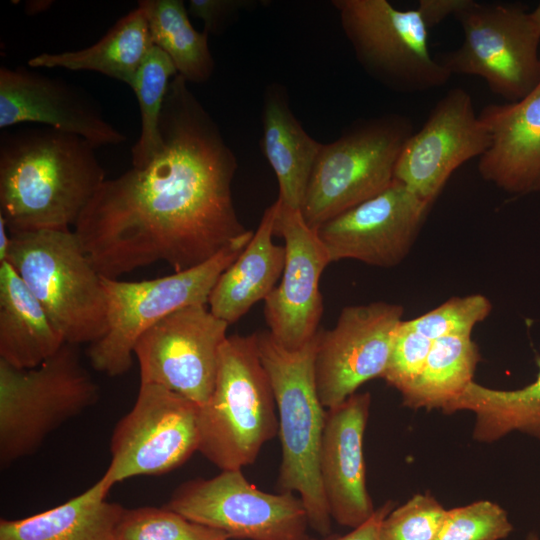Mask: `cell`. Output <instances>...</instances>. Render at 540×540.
Masks as SVG:
<instances>
[{"mask_svg": "<svg viewBox=\"0 0 540 540\" xmlns=\"http://www.w3.org/2000/svg\"><path fill=\"white\" fill-rule=\"evenodd\" d=\"M188 520L248 540H308V516L292 492L259 490L241 470L181 484L164 506Z\"/></svg>", "mask_w": 540, "mask_h": 540, "instance_id": "obj_11", "label": "cell"}, {"mask_svg": "<svg viewBox=\"0 0 540 540\" xmlns=\"http://www.w3.org/2000/svg\"><path fill=\"white\" fill-rule=\"evenodd\" d=\"M462 44L439 60L451 74L482 78L489 89L517 102L540 81V35L519 6L467 0L454 15Z\"/></svg>", "mask_w": 540, "mask_h": 540, "instance_id": "obj_10", "label": "cell"}, {"mask_svg": "<svg viewBox=\"0 0 540 540\" xmlns=\"http://www.w3.org/2000/svg\"><path fill=\"white\" fill-rule=\"evenodd\" d=\"M446 509L429 494H416L382 520L379 540H434Z\"/></svg>", "mask_w": 540, "mask_h": 540, "instance_id": "obj_33", "label": "cell"}, {"mask_svg": "<svg viewBox=\"0 0 540 540\" xmlns=\"http://www.w3.org/2000/svg\"><path fill=\"white\" fill-rule=\"evenodd\" d=\"M152 45L147 19L137 6L92 46L76 51L44 52L30 58L27 64L30 68L95 71L130 86Z\"/></svg>", "mask_w": 540, "mask_h": 540, "instance_id": "obj_25", "label": "cell"}, {"mask_svg": "<svg viewBox=\"0 0 540 540\" xmlns=\"http://www.w3.org/2000/svg\"><path fill=\"white\" fill-rule=\"evenodd\" d=\"M280 203L263 213L253 236L221 274L208 300L209 310L231 325L276 287L285 265V248L273 242Z\"/></svg>", "mask_w": 540, "mask_h": 540, "instance_id": "obj_21", "label": "cell"}, {"mask_svg": "<svg viewBox=\"0 0 540 540\" xmlns=\"http://www.w3.org/2000/svg\"><path fill=\"white\" fill-rule=\"evenodd\" d=\"M343 32L363 70L399 93L444 86L452 76L431 56L428 29L417 11L387 0H334Z\"/></svg>", "mask_w": 540, "mask_h": 540, "instance_id": "obj_9", "label": "cell"}, {"mask_svg": "<svg viewBox=\"0 0 540 540\" xmlns=\"http://www.w3.org/2000/svg\"><path fill=\"white\" fill-rule=\"evenodd\" d=\"M432 343L403 320L395 333L382 378L400 394L403 393L423 370Z\"/></svg>", "mask_w": 540, "mask_h": 540, "instance_id": "obj_34", "label": "cell"}, {"mask_svg": "<svg viewBox=\"0 0 540 540\" xmlns=\"http://www.w3.org/2000/svg\"><path fill=\"white\" fill-rule=\"evenodd\" d=\"M197 422L198 451L221 471L253 464L263 445L278 434L275 397L257 333L226 338L213 392L199 406Z\"/></svg>", "mask_w": 540, "mask_h": 540, "instance_id": "obj_4", "label": "cell"}, {"mask_svg": "<svg viewBox=\"0 0 540 540\" xmlns=\"http://www.w3.org/2000/svg\"><path fill=\"white\" fill-rule=\"evenodd\" d=\"M138 7L145 14L153 44L170 57L178 75L187 82L207 81L214 70L208 34L194 29L184 2L141 0Z\"/></svg>", "mask_w": 540, "mask_h": 540, "instance_id": "obj_28", "label": "cell"}, {"mask_svg": "<svg viewBox=\"0 0 540 540\" xmlns=\"http://www.w3.org/2000/svg\"><path fill=\"white\" fill-rule=\"evenodd\" d=\"M530 15L540 35V2L536 6V8L530 12Z\"/></svg>", "mask_w": 540, "mask_h": 540, "instance_id": "obj_39", "label": "cell"}, {"mask_svg": "<svg viewBox=\"0 0 540 540\" xmlns=\"http://www.w3.org/2000/svg\"><path fill=\"white\" fill-rule=\"evenodd\" d=\"M403 313L401 305L385 301L346 306L332 329L318 332L314 379L326 410L383 377Z\"/></svg>", "mask_w": 540, "mask_h": 540, "instance_id": "obj_14", "label": "cell"}, {"mask_svg": "<svg viewBox=\"0 0 540 540\" xmlns=\"http://www.w3.org/2000/svg\"><path fill=\"white\" fill-rule=\"evenodd\" d=\"M512 531L508 514L500 505L479 500L446 510L434 540H502Z\"/></svg>", "mask_w": 540, "mask_h": 540, "instance_id": "obj_32", "label": "cell"}, {"mask_svg": "<svg viewBox=\"0 0 540 540\" xmlns=\"http://www.w3.org/2000/svg\"><path fill=\"white\" fill-rule=\"evenodd\" d=\"M537 192H540V187H539V189H538V191H537Z\"/></svg>", "mask_w": 540, "mask_h": 540, "instance_id": "obj_41", "label": "cell"}, {"mask_svg": "<svg viewBox=\"0 0 540 540\" xmlns=\"http://www.w3.org/2000/svg\"><path fill=\"white\" fill-rule=\"evenodd\" d=\"M176 75L170 57L153 44L130 85L141 118L140 136L131 149L132 167L146 166L162 149L160 117L169 83Z\"/></svg>", "mask_w": 540, "mask_h": 540, "instance_id": "obj_29", "label": "cell"}, {"mask_svg": "<svg viewBox=\"0 0 540 540\" xmlns=\"http://www.w3.org/2000/svg\"><path fill=\"white\" fill-rule=\"evenodd\" d=\"M370 403V393L356 392L327 409L319 450V475L330 516L351 529L375 512L363 456Z\"/></svg>", "mask_w": 540, "mask_h": 540, "instance_id": "obj_19", "label": "cell"}, {"mask_svg": "<svg viewBox=\"0 0 540 540\" xmlns=\"http://www.w3.org/2000/svg\"><path fill=\"white\" fill-rule=\"evenodd\" d=\"M491 136L479 158L478 172L487 182L511 194L540 187V81L517 102L490 104L478 115Z\"/></svg>", "mask_w": 540, "mask_h": 540, "instance_id": "obj_20", "label": "cell"}, {"mask_svg": "<svg viewBox=\"0 0 540 540\" xmlns=\"http://www.w3.org/2000/svg\"><path fill=\"white\" fill-rule=\"evenodd\" d=\"M11 244V235L7 223L0 216V264L6 262Z\"/></svg>", "mask_w": 540, "mask_h": 540, "instance_id": "obj_38", "label": "cell"}, {"mask_svg": "<svg viewBox=\"0 0 540 540\" xmlns=\"http://www.w3.org/2000/svg\"><path fill=\"white\" fill-rule=\"evenodd\" d=\"M413 133L407 116L386 114L360 120L335 141L322 144L300 209L307 225L317 230L387 189Z\"/></svg>", "mask_w": 540, "mask_h": 540, "instance_id": "obj_7", "label": "cell"}, {"mask_svg": "<svg viewBox=\"0 0 540 540\" xmlns=\"http://www.w3.org/2000/svg\"><path fill=\"white\" fill-rule=\"evenodd\" d=\"M21 123L43 124L74 134L96 148L126 141L76 87L29 68L1 66L0 128Z\"/></svg>", "mask_w": 540, "mask_h": 540, "instance_id": "obj_18", "label": "cell"}, {"mask_svg": "<svg viewBox=\"0 0 540 540\" xmlns=\"http://www.w3.org/2000/svg\"><path fill=\"white\" fill-rule=\"evenodd\" d=\"M430 208L394 179L383 192L330 219L316 231L331 262L353 259L390 268L408 255Z\"/></svg>", "mask_w": 540, "mask_h": 540, "instance_id": "obj_16", "label": "cell"}, {"mask_svg": "<svg viewBox=\"0 0 540 540\" xmlns=\"http://www.w3.org/2000/svg\"><path fill=\"white\" fill-rule=\"evenodd\" d=\"M442 411L472 412L475 415L472 436L478 442H495L512 432L540 440V361L535 380L526 386L500 390L472 381Z\"/></svg>", "mask_w": 540, "mask_h": 540, "instance_id": "obj_26", "label": "cell"}, {"mask_svg": "<svg viewBox=\"0 0 540 540\" xmlns=\"http://www.w3.org/2000/svg\"><path fill=\"white\" fill-rule=\"evenodd\" d=\"M110 489L101 477L55 508L27 518L1 519L0 540H113L124 508L106 501Z\"/></svg>", "mask_w": 540, "mask_h": 540, "instance_id": "obj_24", "label": "cell"}, {"mask_svg": "<svg viewBox=\"0 0 540 540\" xmlns=\"http://www.w3.org/2000/svg\"><path fill=\"white\" fill-rule=\"evenodd\" d=\"M199 406L155 384H140L131 411L116 425L111 462L102 478L115 483L174 470L198 451Z\"/></svg>", "mask_w": 540, "mask_h": 540, "instance_id": "obj_12", "label": "cell"}, {"mask_svg": "<svg viewBox=\"0 0 540 540\" xmlns=\"http://www.w3.org/2000/svg\"><path fill=\"white\" fill-rule=\"evenodd\" d=\"M467 0H420L417 11L428 30L434 28L448 16H454Z\"/></svg>", "mask_w": 540, "mask_h": 540, "instance_id": "obj_36", "label": "cell"}, {"mask_svg": "<svg viewBox=\"0 0 540 540\" xmlns=\"http://www.w3.org/2000/svg\"><path fill=\"white\" fill-rule=\"evenodd\" d=\"M490 145V133L476 114L470 94L453 88L405 143L394 179L432 206L453 172L470 159L480 158Z\"/></svg>", "mask_w": 540, "mask_h": 540, "instance_id": "obj_15", "label": "cell"}, {"mask_svg": "<svg viewBox=\"0 0 540 540\" xmlns=\"http://www.w3.org/2000/svg\"><path fill=\"white\" fill-rule=\"evenodd\" d=\"M99 399L77 345L64 343L39 366L20 369L0 360V463L32 454L46 436Z\"/></svg>", "mask_w": 540, "mask_h": 540, "instance_id": "obj_8", "label": "cell"}, {"mask_svg": "<svg viewBox=\"0 0 540 540\" xmlns=\"http://www.w3.org/2000/svg\"><path fill=\"white\" fill-rule=\"evenodd\" d=\"M275 234L284 239L285 265L280 284L264 300V316L274 340L285 349L297 350L319 332L323 313L319 282L331 261L300 210L280 204Z\"/></svg>", "mask_w": 540, "mask_h": 540, "instance_id": "obj_17", "label": "cell"}, {"mask_svg": "<svg viewBox=\"0 0 540 540\" xmlns=\"http://www.w3.org/2000/svg\"><path fill=\"white\" fill-rule=\"evenodd\" d=\"M6 262L38 299L66 343H93L107 327L102 275L74 230L10 232Z\"/></svg>", "mask_w": 540, "mask_h": 540, "instance_id": "obj_5", "label": "cell"}, {"mask_svg": "<svg viewBox=\"0 0 540 540\" xmlns=\"http://www.w3.org/2000/svg\"><path fill=\"white\" fill-rule=\"evenodd\" d=\"M249 230L215 256L190 269L143 281H121L102 276L107 297L104 335L89 345L92 367L108 376L126 373L132 365L140 336L157 322L187 306L208 305L221 274L253 236Z\"/></svg>", "mask_w": 540, "mask_h": 540, "instance_id": "obj_6", "label": "cell"}, {"mask_svg": "<svg viewBox=\"0 0 540 540\" xmlns=\"http://www.w3.org/2000/svg\"><path fill=\"white\" fill-rule=\"evenodd\" d=\"M228 326L207 305L187 306L166 316L135 344L140 384L159 385L204 405L215 386Z\"/></svg>", "mask_w": 540, "mask_h": 540, "instance_id": "obj_13", "label": "cell"}, {"mask_svg": "<svg viewBox=\"0 0 540 540\" xmlns=\"http://www.w3.org/2000/svg\"><path fill=\"white\" fill-rule=\"evenodd\" d=\"M393 507V502L388 501L381 507L375 509L373 515L366 522L352 529L349 533L341 536L328 537L324 540H379L381 522ZM308 540L318 539L309 537Z\"/></svg>", "mask_w": 540, "mask_h": 540, "instance_id": "obj_37", "label": "cell"}, {"mask_svg": "<svg viewBox=\"0 0 540 540\" xmlns=\"http://www.w3.org/2000/svg\"><path fill=\"white\" fill-rule=\"evenodd\" d=\"M317 335L297 350L279 345L269 331L258 332L257 343L277 407L282 449L279 490L297 493L306 509L309 526L321 535H328L332 518L319 475L326 409L320 402L314 379Z\"/></svg>", "mask_w": 540, "mask_h": 540, "instance_id": "obj_3", "label": "cell"}, {"mask_svg": "<svg viewBox=\"0 0 540 540\" xmlns=\"http://www.w3.org/2000/svg\"><path fill=\"white\" fill-rule=\"evenodd\" d=\"M480 360L471 336H446L433 341L423 370L401 393L412 409H441L456 399L473 381Z\"/></svg>", "mask_w": 540, "mask_h": 540, "instance_id": "obj_27", "label": "cell"}, {"mask_svg": "<svg viewBox=\"0 0 540 540\" xmlns=\"http://www.w3.org/2000/svg\"><path fill=\"white\" fill-rule=\"evenodd\" d=\"M187 84L180 75L169 83L161 151L146 166L106 179L74 226L104 277L159 261L184 271L249 231L232 200L237 159Z\"/></svg>", "mask_w": 540, "mask_h": 540, "instance_id": "obj_1", "label": "cell"}, {"mask_svg": "<svg viewBox=\"0 0 540 540\" xmlns=\"http://www.w3.org/2000/svg\"><path fill=\"white\" fill-rule=\"evenodd\" d=\"M255 4L252 0H190L188 13L203 21V31L208 35L220 34L241 10Z\"/></svg>", "mask_w": 540, "mask_h": 540, "instance_id": "obj_35", "label": "cell"}, {"mask_svg": "<svg viewBox=\"0 0 540 540\" xmlns=\"http://www.w3.org/2000/svg\"><path fill=\"white\" fill-rule=\"evenodd\" d=\"M65 343L41 303L8 262L0 264V360L39 366Z\"/></svg>", "mask_w": 540, "mask_h": 540, "instance_id": "obj_23", "label": "cell"}, {"mask_svg": "<svg viewBox=\"0 0 540 540\" xmlns=\"http://www.w3.org/2000/svg\"><path fill=\"white\" fill-rule=\"evenodd\" d=\"M262 123V150L278 181V200L300 210L322 144L294 116L280 85L268 86L264 94Z\"/></svg>", "mask_w": 540, "mask_h": 540, "instance_id": "obj_22", "label": "cell"}, {"mask_svg": "<svg viewBox=\"0 0 540 540\" xmlns=\"http://www.w3.org/2000/svg\"><path fill=\"white\" fill-rule=\"evenodd\" d=\"M223 531L192 522L166 507L124 508L113 540H228Z\"/></svg>", "mask_w": 540, "mask_h": 540, "instance_id": "obj_30", "label": "cell"}, {"mask_svg": "<svg viewBox=\"0 0 540 540\" xmlns=\"http://www.w3.org/2000/svg\"><path fill=\"white\" fill-rule=\"evenodd\" d=\"M525 540H540L539 536L536 532L531 531L527 534Z\"/></svg>", "mask_w": 540, "mask_h": 540, "instance_id": "obj_40", "label": "cell"}, {"mask_svg": "<svg viewBox=\"0 0 540 540\" xmlns=\"http://www.w3.org/2000/svg\"><path fill=\"white\" fill-rule=\"evenodd\" d=\"M492 310L490 300L482 294L452 297L430 311L410 320L407 325L434 341L446 336H471L473 329Z\"/></svg>", "mask_w": 540, "mask_h": 540, "instance_id": "obj_31", "label": "cell"}, {"mask_svg": "<svg viewBox=\"0 0 540 540\" xmlns=\"http://www.w3.org/2000/svg\"><path fill=\"white\" fill-rule=\"evenodd\" d=\"M95 149L50 127L2 131L0 216L9 231L74 228L106 180Z\"/></svg>", "mask_w": 540, "mask_h": 540, "instance_id": "obj_2", "label": "cell"}]
</instances>
